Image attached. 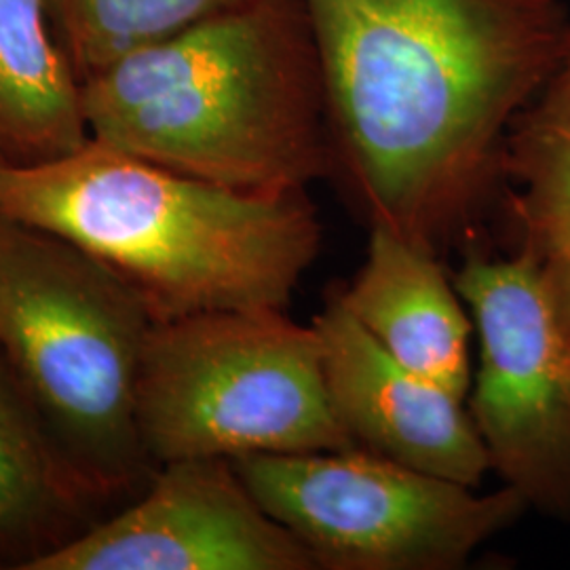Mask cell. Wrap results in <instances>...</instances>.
<instances>
[{
  "mask_svg": "<svg viewBox=\"0 0 570 570\" xmlns=\"http://www.w3.org/2000/svg\"><path fill=\"white\" fill-rule=\"evenodd\" d=\"M249 0H49L81 82L125 56Z\"/></svg>",
  "mask_w": 570,
  "mask_h": 570,
  "instance_id": "14",
  "label": "cell"
},
{
  "mask_svg": "<svg viewBox=\"0 0 570 570\" xmlns=\"http://www.w3.org/2000/svg\"><path fill=\"white\" fill-rule=\"evenodd\" d=\"M245 487L320 570H454L529 505L366 449L230 459Z\"/></svg>",
  "mask_w": 570,
  "mask_h": 570,
  "instance_id": "6",
  "label": "cell"
},
{
  "mask_svg": "<svg viewBox=\"0 0 570 570\" xmlns=\"http://www.w3.org/2000/svg\"><path fill=\"white\" fill-rule=\"evenodd\" d=\"M157 317L102 261L0 214V355L96 501L155 473L138 402Z\"/></svg>",
  "mask_w": 570,
  "mask_h": 570,
  "instance_id": "4",
  "label": "cell"
},
{
  "mask_svg": "<svg viewBox=\"0 0 570 570\" xmlns=\"http://www.w3.org/2000/svg\"><path fill=\"white\" fill-rule=\"evenodd\" d=\"M0 214L102 261L157 322L285 311L322 247L301 193H247L89 140L35 167H0Z\"/></svg>",
  "mask_w": 570,
  "mask_h": 570,
  "instance_id": "3",
  "label": "cell"
},
{
  "mask_svg": "<svg viewBox=\"0 0 570 570\" xmlns=\"http://www.w3.org/2000/svg\"><path fill=\"white\" fill-rule=\"evenodd\" d=\"M89 140L49 0H0V167L49 164Z\"/></svg>",
  "mask_w": 570,
  "mask_h": 570,
  "instance_id": "11",
  "label": "cell"
},
{
  "mask_svg": "<svg viewBox=\"0 0 570 570\" xmlns=\"http://www.w3.org/2000/svg\"><path fill=\"white\" fill-rule=\"evenodd\" d=\"M94 140L247 193L334 174L326 89L303 0H249L82 82Z\"/></svg>",
  "mask_w": 570,
  "mask_h": 570,
  "instance_id": "2",
  "label": "cell"
},
{
  "mask_svg": "<svg viewBox=\"0 0 570 570\" xmlns=\"http://www.w3.org/2000/svg\"><path fill=\"white\" fill-rule=\"evenodd\" d=\"M138 421L155 469L199 456L355 449L327 395L315 327L275 308L157 322Z\"/></svg>",
  "mask_w": 570,
  "mask_h": 570,
  "instance_id": "5",
  "label": "cell"
},
{
  "mask_svg": "<svg viewBox=\"0 0 570 570\" xmlns=\"http://www.w3.org/2000/svg\"><path fill=\"white\" fill-rule=\"evenodd\" d=\"M23 570H320L245 487L230 459L155 469L142 497Z\"/></svg>",
  "mask_w": 570,
  "mask_h": 570,
  "instance_id": "8",
  "label": "cell"
},
{
  "mask_svg": "<svg viewBox=\"0 0 570 570\" xmlns=\"http://www.w3.org/2000/svg\"><path fill=\"white\" fill-rule=\"evenodd\" d=\"M367 334L404 366L459 397L471 387L473 322L438 252L370 225L366 261L338 294Z\"/></svg>",
  "mask_w": 570,
  "mask_h": 570,
  "instance_id": "10",
  "label": "cell"
},
{
  "mask_svg": "<svg viewBox=\"0 0 570 570\" xmlns=\"http://www.w3.org/2000/svg\"><path fill=\"white\" fill-rule=\"evenodd\" d=\"M313 327L330 402L355 446L480 489L492 469L463 397L395 360L338 296Z\"/></svg>",
  "mask_w": 570,
  "mask_h": 570,
  "instance_id": "9",
  "label": "cell"
},
{
  "mask_svg": "<svg viewBox=\"0 0 570 570\" xmlns=\"http://www.w3.org/2000/svg\"><path fill=\"white\" fill-rule=\"evenodd\" d=\"M558 285V294H560V303H562V311H564V317L569 322L570 327V271L564 275V279L556 282Z\"/></svg>",
  "mask_w": 570,
  "mask_h": 570,
  "instance_id": "15",
  "label": "cell"
},
{
  "mask_svg": "<svg viewBox=\"0 0 570 570\" xmlns=\"http://www.w3.org/2000/svg\"><path fill=\"white\" fill-rule=\"evenodd\" d=\"M334 174L438 252L501 184L511 125L570 37L562 0H303Z\"/></svg>",
  "mask_w": 570,
  "mask_h": 570,
  "instance_id": "1",
  "label": "cell"
},
{
  "mask_svg": "<svg viewBox=\"0 0 570 570\" xmlns=\"http://www.w3.org/2000/svg\"><path fill=\"white\" fill-rule=\"evenodd\" d=\"M96 503L0 355V558L26 569L89 529Z\"/></svg>",
  "mask_w": 570,
  "mask_h": 570,
  "instance_id": "12",
  "label": "cell"
},
{
  "mask_svg": "<svg viewBox=\"0 0 570 570\" xmlns=\"http://www.w3.org/2000/svg\"><path fill=\"white\" fill-rule=\"evenodd\" d=\"M501 184L520 249L550 268L570 271V37L550 77L511 125Z\"/></svg>",
  "mask_w": 570,
  "mask_h": 570,
  "instance_id": "13",
  "label": "cell"
},
{
  "mask_svg": "<svg viewBox=\"0 0 570 570\" xmlns=\"http://www.w3.org/2000/svg\"><path fill=\"white\" fill-rule=\"evenodd\" d=\"M454 285L478 338L469 414L490 469L529 510L570 518V327L539 258L469 256Z\"/></svg>",
  "mask_w": 570,
  "mask_h": 570,
  "instance_id": "7",
  "label": "cell"
}]
</instances>
